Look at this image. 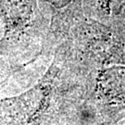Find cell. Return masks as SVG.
Here are the masks:
<instances>
[{
	"label": "cell",
	"instance_id": "cell-1",
	"mask_svg": "<svg viewBox=\"0 0 125 125\" xmlns=\"http://www.w3.org/2000/svg\"><path fill=\"white\" fill-rule=\"evenodd\" d=\"M94 15L104 24H125V0H92Z\"/></svg>",
	"mask_w": 125,
	"mask_h": 125
}]
</instances>
